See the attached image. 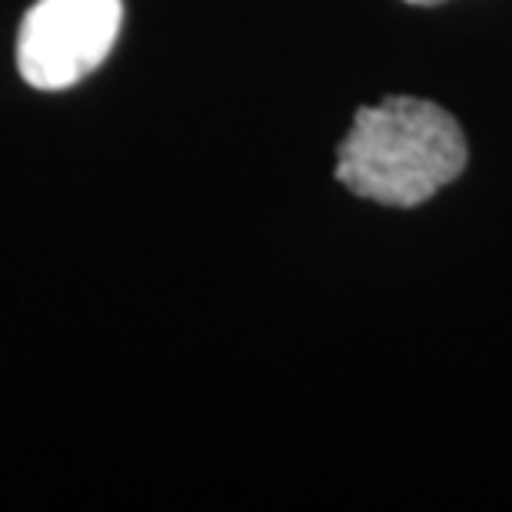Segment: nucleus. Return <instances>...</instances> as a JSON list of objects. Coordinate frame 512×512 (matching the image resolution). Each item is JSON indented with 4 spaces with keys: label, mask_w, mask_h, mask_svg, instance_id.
Masks as SVG:
<instances>
[{
    "label": "nucleus",
    "mask_w": 512,
    "mask_h": 512,
    "mask_svg": "<svg viewBox=\"0 0 512 512\" xmlns=\"http://www.w3.org/2000/svg\"><path fill=\"white\" fill-rule=\"evenodd\" d=\"M463 170V130L443 107L419 97L363 107L336 150V180L386 207H419Z\"/></svg>",
    "instance_id": "1"
},
{
    "label": "nucleus",
    "mask_w": 512,
    "mask_h": 512,
    "mask_svg": "<svg viewBox=\"0 0 512 512\" xmlns=\"http://www.w3.org/2000/svg\"><path fill=\"white\" fill-rule=\"evenodd\" d=\"M120 20V0H37L17 37L20 77L37 90L80 84L114 50Z\"/></svg>",
    "instance_id": "2"
},
{
    "label": "nucleus",
    "mask_w": 512,
    "mask_h": 512,
    "mask_svg": "<svg viewBox=\"0 0 512 512\" xmlns=\"http://www.w3.org/2000/svg\"><path fill=\"white\" fill-rule=\"evenodd\" d=\"M406 4H416V7H433V4H443V0H406Z\"/></svg>",
    "instance_id": "3"
}]
</instances>
